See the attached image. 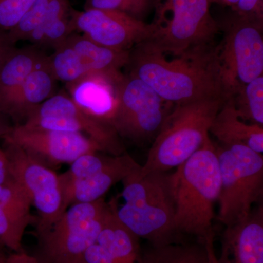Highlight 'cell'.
I'll return each mask as SVG.
<instances>
[{"mask_svg": "<svg viewBox=\"0 0 263 263\" xmlns=\"http://www.w3.org/2000/svg\"><path fill=\"white\" fill-rule=\"evenodd\" d=\"M174 57L167 60L160 52L138 45L129 55V76L144 81L167 103L224 98L216 46Z\"/></svg>", "mask_w": 263, "mask_h": 263, "instance_id": "1", "label": "cell"}, {"mask_svg": "<svg viewBox=\"0 0 263 263\" xmlns=\"http://www.w3.org/2000/svg\"><path fill=\"white\" fill-rule=\"evenodd\" d=\"M169 185L176 233L203 240L214 232V205L220 190L219 162L210 136L187 160L169 174Z\"/></svg>", "mask_w": 263, "mask_h": 263, "instance_id": "2", "label": "cell"}, {"mask_svg": "<svg viewBox=\"0 0 263 263\" xmlns=\"http://www.w3.org/2000/svg\"><path fill=\"white\" fill-rule=\"evenodd\" d=\"M224 99L212 98L176 104L163 123L138 173L167 172L187 160L203 145Z\"/></svg>", "mask_w": 263, "mask_h": 263, "instance_id": "3", "label": "cell"}, {"mask_svg": "<svg viewBox=\"0 0 263 263\" xmlns=\"http://www.w3.org/2000/svg\"><path fill=\"white\" fill-rule=\"evenodd\" d=\"M139 171L122 180L125 202L117 207L118 217L138 238L149 240L153 247L174 243L176 232L169 174L151 172L140 176Z\"/></svg>", "mask_w": 263, "mask_h": 263, "instance_id": "4", "label": "cell"}, {"mask_svg": "<svg viewBox=\"0 0 263 263\" xmlns=\"http://www.w3.org/2000/svg\"><path fill=\"white\" fill-rule=\"evenodd\" d=\"M211 3L209 0H157L155 32L141 44L174 57L214 46L221 29L211 14Z\"/></svg>", "mask_w": 263, "mask_h": 263, "instance_id": "5", "label": "cell"}, {"mask_svg": "<svg viewBox=\"0 0 263 263\" xmlns=\"http://www.w3.org/2000/svg\"><path fill=\"white\" fill-rule=\"evenodd\" d=\"M215 144L220 172L219 220L226 227L246 220L263 193V157L245 146Z\"/></svg>", "mask_w": 263, "mask_h": 263, "instance_id": "6", "label": "cell"}, {"mask_svg": "<svg viewBox=\"0 0 263 263\" xmlns=\"http://www.w3.org/2000/svg\"><path fill=\"white\" fill-rule=\"evenodd\" d=\"M222 41L217 47L224 98L263 76V21L234 14L220 24Z\"/></svg>", "mask_w": 263, "mask_h": 263, "instance_id": "7", "label": "cell"}, {"mask_svg": "<svg viewBox=\"0 0 263 263\" xmlns=\"http://www.w3.org/2000/svg\"><path fill=\"white\" fill-rule=\"evenodd\" d=\"M110 210L103 197L67 208L51 228L38 236L41 263H72L96 243Z\"/></svg>", "mask_w": 263, "mask_h": 263, "instance_id": "8", "label": "cell"}, {"mask_svg": "<svg viewBox=\"0 0 263 263\" xmlns=\"http://www.w3.org/2000/svg\"><path fill=\"white\" fill-rule=\"evenodd\" d=\"M5 142L11 179L18 183L40 215L37 235L47 231L65 212L60 177L54 171L14 143Z\"/></svg>", "mask_w": 263, "mask_h": 263, "instance_id": "9", "label": "cell"}, {"mask_svg": "<svg viewBox=\"0 0 263 263\" xmlns=\"http://www.w3.org/2000/svg\"><path fill=\"white\" fill-rule=\"evenodd\" d=\"M117 103L110 124L119 136L144 142L157 136L164 120V100L144 81L128 75L117 84Z\"/></svg>", "mask_w": 263, "mask_h": 263, "instance_id": "10", "label": "cell"}, {"mask_svg": "<svg viewBox=\"0 0 263 263\" xmlns=\"http://www.w3.org/2000/svg\"><path fill=\"white\" fill-rule=\"evenodd\" d=\"M22 124L31 128L85 133L103 152L113 156L124 154V147L113 126L86 113L66 95H53L34 108Z\"/></svg>", "mask_w": 263, "mask_h": 263, "instance_id": "11", "label": "cell"}, {"mask_svg": "<svg viewBox=\"0 0 263 263\" xmlns=\"http://www.w3.org/2000/svg\"><path fill=\"white\" fill-rule=\"evenodd\" d=\"M73 32L81 33L103 47L117 51H131L148 41L155 32L154 22L113 10L89 9L72 12Z\"/></svg>", "mask_w": 263, "mask_h": 263, "instance_id": "12", "label": "cell"}, {"mask_svg": "<svg viewBox=\"0 0 263 263\" xmlns=\"http://www.w3.org/2000/svg\"><path fill=\"white\" fill-rule=\"evenodd\" d=\"M2 139L14 143L43 163H72L86 154L103 152L83 133L26 127L15 124Z\"/></svg>", "mask_w": 263, "mask_h": 263, "instance_id": "13", "label": "cell"}, {"mask_svg": "<svg viewBox=\"0 0 263 263\" xmlns=\"http://www.w3.org/2000/svg\"><path fill=\"white\" fill-rule=\"evenodd\" d=\"M141 168V165L128 154L108 157L94 174L62 186L64 209L67 210L72 204L96 201L115 183Z\"/></svg>", "mask_w": 263, "mask_h": 263, "instance_id": "14", "label": "cell"}, {"mask_svg": "<svg viewBox=\"0 0 263 263\" xmlns=\"http://www.w3.org/2000/svg\"><path fill=\"white\" fill-rule=\"evenodd\" d=\"M218 263H263V208L246 220L226 227Z\"/></svg>", "mask_w": 263, "mask_h": 263, "instance_id": "15", "label": "cell"}, {"mask_svg": "<svg viewBox=\"0 0 263 263\" xmlns=\"http://www.w3.org/2000/svg\"><path fill=\"white\" fill-rule=\"evenodd\" d=\"M32 201L20 186L10 179L0 184V246L18 252L25 230L32 222Z\"/></svg>", "mask_w": 263, "mask_h": 263, "instance_id": "16", "label": "cell"}, {"mask_svg": "<svg viewBox=\"0 0 263 263\" xmlns=\"http://www.w3.org/2000/svg\"><path fill=\"white\" fill-rule=\"evenodd\" d=\"M122 76V72L88 74L67 84L70 98L86 113L109 122L117 107V84Z\"/></svg>", "mask_w": 263, "mask_h": 263, "instance_id": "17", "label": "cell"}, {"mask_svg": "<svg viewBox=\"0 0 263 263\" xmlns=\"http://www.w3.org/2000/svg\"><path fill=\"white\" fill-rule=\"evenodd\" d=\"M57 81L45 55L0 112L19 124L38 105L53 96Z\"/></svg>", "mask_w": 263, "mask_h": 263, "instance_id": "18", "label": "cell"}, {"mask_svg": "<svg viewBox=\"0 0 263 263\" xmlns=\"http://www.w3.org/2000/svg\"><path fill=\"white\" fill-rule=\"evenodd\" d=\"M209 133L215 137L221 146H245L262 155L263 126L242 120L232 98L224 99Z\"/></svg>", "mask_w": 263, "mask_h": 263, "instance_id": "19", "label": "cell"}, {"mask_svg": "<svg viewBox=\"0 0 263 263\" xmlns=\"http://www.w3.org/2000/svg\"><path fill=\"white\" fill-rule=\"evenodd\" d=\"M110 210L97 243L108 251L114 263H139L141 252L138 237L120 221L116 199L110 201Z\"/></svg>", "mask_w": 263, "mask_h": 263, "instance_id": "20", "label": "cell"}, {"mask_svg": "<svg viewBox=\"0 0 263 263\" xmlns=\"http://www.w3.org/2000/svg\"><path fill=\"white\" fill-rule=\"evenodd\" d=\"M73 48L88 74H115L127 66L131 51H117L100 46L80 33L73 32L65 40Z\"/></svg>", "mask_w": 263, "mask_h": 263, "instance_id": "21", "label": "cell"}, {"mask_svg": "<svg viewBox=\"0 0 263 263\" xmlns=\"http://www.w3.org/2000/svg\"><path fill=\"white\" fill-rule=\"evenodd\" d=\"M44 57L35 46L17 48L10 55L0 69V111Z\"/></svg>", "mask_w": 263, "mask_h": 263, "instance_id": "22", "label": "cell"}, {"mask_svg": "<svg viewBox=\"0 0 263 263\" xmlns=\"http://www.w3.org/2000/svg\"><path fill=\"white\" fill-rule=\"evenodd\" d=\"M139 263H210L205 238L192 245H167L153 247L143 254Z\"/></svg>", "mask_w": 263, "mask_h": 263, "instance_id": "23", "label": "cell"}, {"mask_svg": "<svg viewBox=\"0 0 263 263\" xmlns=\"http://www.w3.org/2000/svg\"><path fill=\"white\" fill-rule=\"evenodd\" d=\"M230 98L242 120L263 126V76L242 86Z\"/></svg>", "mask_w": 263, "mask_h": 263, "instance_id": "24", "label": "cell"}, {"mask_svg": "<svg viewBox=\"0 0 263 263\" xmlns=\"http://www.w3.org/2000/svg\"><path fill=\"white\" fill-rule=\"evenodd\" d=\"M157 0H86L84 10H113L143 21L155 8Z\"/></svg>", "mask_w": 263, "mask_h": 263, "instance_id": "25", "label": "cell"}, {"mask_svg": "<svg viewBox=\"0 0 263 263\" xmlns=\"http://www.w3.org/2000/svg\"><path fill=\"white\" fill-rule=\"evenodd\" d=\"M52 2L53 0H36L20 22L8 31V37L13 44L28 40L29 36L46 18L51 8Z\"/></svg>", "mask_w": 263, "mask_h": 263, "instance_id": "26", "label": "cell"}, {"mask_svg": "<svg viewBox=\"0 0 263 263\" xmlns=\"http://www.w3.org/2000/svg\"><path fill=\"white\" fill-rule=\"evenodd\" d=\"M36 0H0V29L8 32L30 9Z\"/></svg>", "mask_w": 263, "mask_h": 263, "instance_id": "27", "label": "cell"}, {"mask_svg": "<svg viewBox=\"0 0 263 263\" xmlns=\"http://www.w3.org/2000/svg\"><path fill=\"white\" fill-rule=\"evenodd\" d=\"M232 9L240 16L263 21V0H238Z\"/></svg>", "mask_w": 263, "mask_h": 263, "instance_id": "28", "label": "cell"}, {"mask_svg": "<svg viewBox=\"0 0 263 263\" xmlns=\"http://www.w3.org/2000/svg\"><path fill=\"white\" fill-rule=\"evenodd\" d=\"M80 259L82 263H114L108 251L97 242L84 251Z\"/></svg>", "mask_w": 263, "mask_h": 263, "instance_id": "29", "label": "cell"}, {"mask_svg": "<svg viewBox=\"0 0 263 263\" xmlns=\"http://www.w3.org/2000/svg\"><path fill=\"white\" fill-rule=\"evenodd\" d=\"M16 48L15 45L10 41L8 32L0 29V69Z\"/></svg>", "mask_w": 263, "mask_h": 263, "instance_id": "30", "label": "cell"}, {"mask_svg": "<svg viewBox=\"0 0 263 263\" xmlns=\"http://www.w3.org/2000/svg\"><path fill=\"white\" fill-rule=\"evenodd\" d=\"M8 263H41L34 256L25 253L24 251L13 252L7 257Z\"/></svg>", "mask_w": 263, "mask_h": 263, "instance_id": "31", "label": "cell"}, {"mask_svg": "<svg viewBox=\"0 0 263 263\" xmlns=\"http://www.w3.org/2000/svg\"><path fill=\"white\" fill-rule=\"evenodd\" d=\"M10 179L8 157L4 148H0V184Z\"/></svg>", "mask_w": 263, "mask_h": 263, "instance_id": "32", "label": "cell"}, {"mask_svg": "<svg viewBox=\"0 0 263 263\" xmlns=\"http://www.w3.org/2000/svg\"><path fill=\"white\" fill-rule=\"evenodd\" d=\"M13 126L10 125L8 122V117L4 114L0 113V138L8 134Z\"/></svg>", "mask_w": 263, "mask_h": 263, "instance_id": "33", "label": "cell"}, {"mask_svg": "<svg viewBox=\"0 0 263 263\" xmlns=\"http://www.w3.org/2000/svg\"><path fill=\"white\" fill-rule=\"evenodd\" d=\"M214 233H211L208 235L206 240L208 246H209V255H210V263H218L217 257H216L214 245Z\"/></svg>", "mask_w": 263, "mask_h": 263, "instance_id": "34", "label": "cell"}, {"mask_svg": "<svg viewBox=\"0 0 263 263\" xmlns=\"http://www.w3.org/2000/svg\"><path fill=\"white\" fill-rule=\"evenodd\" d=\"M211 3H216L219 4L227 5V6L231 7L232 8L235 6L238 3V0H209Z\"/></svg>", "mask_w": 263, "mask_h": 263, "instance_id": "35", "label": "cell"}, {"mask_svg": "<svg viewBox=\"0 0 263 263\" xmlns=\"http://www.w3.org/2000/svg\"><path fill=\"white\" fill-rule=\"evenodd\" d=\"M3 248V247L0 246V263H8V261H7L8 255L5 253Z\"/></svg>", "mask_w": 263, "mask_h": 263, "instance_id": "36", "label": "cell"}, {"mask_svg": "<svg viewBox=\"0 0 263 263\" xmlns=\"http://www.w3.org/2000/svg\"><path fill=\"white\" fill-rule=\"evenodd\" d=\"M72 263H82V262H81L80 257H79V259H76V260L74 261Z\"/></svg>", "mask_w": 263, "mask_h": 263, "instance_id": "37", "label": "cell"}]
</instances>
